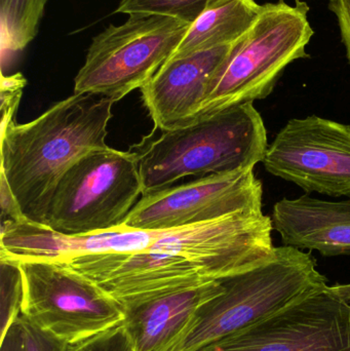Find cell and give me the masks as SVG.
<instances>
[{"instance_id":"484cf974","label":"cell","mask_w":350,"mask_h":351,"mask_svg":"<svg viewBox=\"0 0 350 351\" xmlns=\"http://www.w3.org/2000/svg\"><path fill=\"white\" fill-rule=\"evenodd\" d=\"M295 1H296V0H295Z\"/></svg>"},{"instance_id":"8fae6325","label":"cell","mask_w":350,"mask_h":351,"mask_svg":"<svg viewBox=\"0 0 350 351\" xmlns=\"http://www.w3.org/2000/svg\"><path fill=\"white\" fill-rule=\"evenodd\" d=\"M263 164L269 174L308 193L350 196V127L316 115L290 119Z\"/></svg>"},{"instance_id":"cb8c5ba5","label":"cell","mask_w":350,"mask_h":351,"mask_svg":"<svg viewBox=\"0 0 350 351\" xmlns=\"http://www.w3.org/2000/svg\"><path fill=\"white\" fill-rule=\"evenodd\" d=\"M0 351H23L22 328L18 317L1 338Z\"/></svg>"},{"instance_id":"5b68a950","label":"cell","mask_w":350,"mask_h":351,"mask_svg":"<svg viewBox=\"0 0 350 351\" xmlns=\"http://www.w3.org/2000/svg\"><path fill=\"white\" fill-rule=\"evenodd\" d=\"M312 253L275 247L271 259L222 280L224 291L199 309L192 331L178 351H197L246 329L299 297L327 285Z\"/></svg>"},{"instance_id":"44dd1931","label":"cell","mask_w":350,"mask_h":351,"mask_svg":"<svg viewBox=\"0 0 350 351\" xmlns=\"http://www.w3.org/2000/svg\"><path fill=\"white\" fill-rule=\"evenodd\" d=\"M26 84V78L21 73L10 76L1 74V130L14 121V113Z\"/></svg>"},{"instance_id":"ba28073f","label":"cell","mask_w":350,"mask_h":351,"mask_svg":"<svg viewBox=\"0 0 350 351\" xmlns=\"http://www.w3.org/2000/svg\"><path fill=\"white\" fill-rule=\"evenodd\" d=\"M18 263L24 280L21 313L60 339L73 346L123 321L121 302L82 274L55 262Z\"/></svg>"},{"instance_id":"7402d4cb","label":"cell","mask_w":350,"mask_h":351,"mask_svg":"<svg viewBox=\"0 0 350 351\" xmlns=\"http://www.w3.org/2000/svg\"><path fill=\"white\" fill-rule=\"evenodd\" d=\"M329 10L334 12L338 21L341 39L350 65V0H330Z\"/></svg>"},{"instance_id":"d6986e66","label":"cell","mask_w":350,"mask_h":351,"mask_svg":"<svg viewBox=\"0 0 350 351\" xmlns=\"http://www.w3.org/2000/svg\"><path fill=\"white\" fill-rule=\"evenodd\" d=\"M23 335V351H71L72 344L41 329L21 313L18 317Z\"/></svg>"},{"instance_id":"3957f363","label":"cell","mask_w":350,"mask_h":351,"mask_svg":"<svg viewBox=\"0 0 350 351\" xmlns=\"http://www.w3.org/2000/svg\"><path fill=\"white\" fill-rule=\"evenodd\" d=\"M153 131L132 145L142 195L197 178L253 168L263 162L268 141L264 121L253 103L236 105L190 125Z\"/></svg>"},{"instance_id":"ffe728a7","label":"cell","mask_w":350,"mask_h":351,"mask_svg":"<svg viewBox=\"0 0 350 351\" xmlns=\"http://www.w3.org/2000/svg\"><path fill=\"white\" fill-rule=\"evenodd\" d=\"M71 351H135L123 326L118 325L71 346Z\"/></svg>"},{"instance_id":"277c9868","label":"cell","mask_w":350,"mask_h":351,"mask_svg":"<svg viewBox=\"0 0 350 351\" xmlns=\"http://www.w3.org/2000/svg\"><path fill=\"white\" fill-rule=\"evenodd\" d=\"M308 12V4L300 0L294 6L284 0L263 4L250 30L212 80L195 121L268 97L290 64L310 57L306 47L314 32Z\"/></svg>"},{"instance_id":"30bf717a","label":"cell","mask_w":350,"mask_h":351,"mask_svg":"<svg viewBox=\"0 0 350 351\" xmlns=\"http://www.w3.org/2000/svg\"><path fill=\"white\" fill-rule=\"evenodd\" d=\"M263 189L254 169L197 178L142 195L123 226L150 230L183 228L240 212H262Z\"/></svg>"},{"instance_id":"4fadbf2b","label":"cell","mask_w":350,"mask_h":351,"mask_svg":"<svg viewBox=\"0 0 350 351\" xmlns=\"http://www.w3.org/2000/svg\"><path fill=\"white\" fill-rule=\"evenodd\" d=\"M222 280L197 288L117 299L125 315L121 325L134 350L178 351L192 331L199 309L223 292Z\"/></svg>"},{"instance_id":"5bb4252c","label":"cell","mask_w":350,"mask_h":351,"mask_svg":"<svg viewBox=\"0 0 350 351\" xmlns=\"http://www.w3.org/2000/svg\"><path fill=\"white\" fill-rule=\"evenodd\" d=\"M271 222L286 247L318 251L325 257L350 256V198H283L273 206Z\"/></svg>"},{"instance_id":"8992f818","label":"cell","mask_w":350,"mask_h":351,"mask_svg":"<svg viewBox=\"0 0 350 351\" xmlns=\"http://www.w3.org/2000/svg\"><path fill=\"white\" fill-rule=\"evenodd\" d=\"M191 24L164 16L133 14L92 39L74 80V94L107 97L113 102L141 90L170 59Z\"/></svg>"},{"instance_id":"7a4b0ae2","label":"cell","mask_w":350,"mask_h":351,"mask_svg":"<svg viewBox=\"0 0 350 351\" xmlns=\"http://www.w3.org/2000/svg\"><path fill=\"white\" fill-rule=\"evenodd\" d=\"M114 104L107 97L73 94L34 121L1 130V168L26 221L47 224L53 192L73 165L106 143Z\"/></svg>"},{"instance_id":"7c38bea8","label":"cell","mask_w":350,"mask_h":351,"mask_svg":"<svg viewBox=\"0 0 350 351\" xmlns=\"http://www.w3.org/2000/svg\"><path fill=\"white\" fill-rule=\"evenodd\" d=\"M240 39L170 58L162 65L141 88L144 106L155 131L185 127L195 121L212 80L229 59Z\"/></svg>"},{"instance_id":"e0dca14e","label":"cell","mask_w":350,"mask_h":351,"mask_svg":"<svg viewBox=\"0 0 350 351\" xmlns=\"http://www.w3.org/2000/svg\"><path fill=\"white\" fill-rule=\"evenodd\" d=\"M223 0H121L115 12L129 16H164L192 24Z\"/></svg>"},{"instance_id":"52a82bcc","label":"cell","mask_w":350,"mask_h":351,"mask_svg":"<svg viewBox=\"0 0 350 351\" xmlns=\"http://www.w3.org/2000/svg\"><path fill=\"white\" fill-rule=\"evenodd\" d=\"M142 196L135 156L107 147L80 158L58 184L47 224L64 235L109 230L123 221Z\"/></svg>"},{"instance_id":"ac0fdd59","label":"cell","mask_w":350,"mask_h":351,"mask_svg":"<svg viewBox=\"0 0 350 351\" xmlns=\"http://www.w3.org/2000/svg\"><path fill=\"white\" fill-rule=\"evenodd\" d=\"M0 321L1 338L20 317L24 299V280L18 262L0 258Z\"/></svg>"},{"instance_id":"d4e9b609","label":"cell","mask_w":350,"mask_h":351,"mask_svg":"<svg viewBox=\"0 0 350 351\" xmlns=\"http://www.w3.org/2000/svg\"><path fill=\"white\" fill-rule=\"evenodd\" d=\"M331 290L336 294L347 306L350 307V284L331 286Z\"/></svg>"},{"instance_id":"603a6c76","label":"cell","mask_w":350,"mask_h":351,"mask_svg":"<svg viewBox=\"0 0 350 351\" xmlns=\"http://www.w3.org/2000/svg\"><path fill=\"white\" fill-rule=\"evenodd\" d=\"M0 204H1L2 221L12 220L16 222L26 221L16 204V198L8 186L5 177L2 174H0Z\"/></svg>"},{"instance_id":"9c48e42d","label":"cell","mask_w":350,"mask_h":351,"mask_svg":"<svg viewBox=\"0 0 350 351\" xmlns=\"http://www.w3.org/2000/svg\"><path fill=\"white\" fill-rule=\"evenodd\" d=\"M197 351H350V307L324 285Z\"/></svg>"},{"instance_id":"9a60e30c","label":"cell","mask_w":350,"mask_h":351,"mask_svg":"<svg viewBox=\"0 0 350 351\" xmlns=\"http://www.w3.org/2000/svg\"><path fill=\"white\" fill-rule=\"evenodd\" d=\"M262 10L255 0H223L201 14L170 58L234 43L244 37Z\"/></svg>"},{"instance_id":"6da1fadb","label":"cell","mask_w":350,"mask_h":351,"mask_svg":"<svg viewBox=\"0 0 350 351\" xmlns=\"http://www.w3.org/2000/svg\"><path fill=\"white\" fill-rule=\"evenodd\" d=\"M271 217L240 212L183 228L160 230L145 251L55 262L94 282L115 299L148 296L220 282L275 254Z\"/></svg>"},{"instance_id":"2e32d148","label":"cell","mask_w":350,"mask_h":351,"mask_svg":"<svg viewBox=\"0 0 350 351\" xmlns=\"http://www.w3.org/2000/svg\"><path fill=\"white\" fill-rule=\"evenodd\" d=\"M47 1L0 0L2 57L23 51L36 37Z\"/></svg>"}]
</instances>
